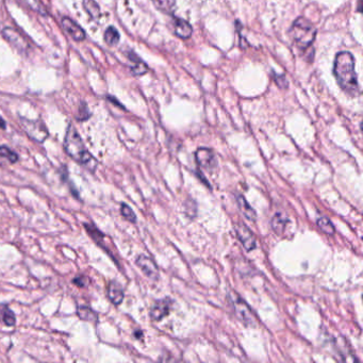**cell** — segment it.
<instances>
[{"instance_id":"obj_21","label":"cell","mask_w":363,"mask_h":363,"mask_svg":"<svg viewBox=\"0 0 363 363\" xmlns=\"http://www.w3.org/2000/svg\"><path fill=\"white\" fill-rule=\"evenodd\" d=\"M156 8L165 14H173L176 8V0H152Z\"/></svg>"},{"instance_id":"obj_13","label":"cell","mask_w":363,"mask_h":363,"mask_svg":"<svg viewBox=\"0 0 363 363\" xmlns=\"http://www.w3.org/2000/svg\"><path fill=\"white\" fill-rule=\"evenodd\" d=\"M127 57L129 61L131 62V66H130V70H131L132 74L134 76H142L144 74H146L147 70H148V67L147 65L145 64L139 57H137L134 53L130 52L127 54Z\"/></svg>"},{"instance_id":"obj_14","label":"cell","mask_w":363,"mask_h":363,"mask_svg":"<svg viewBox=\"0 0 363 363\" xmlns=\"http://www.w3.org/2000/svg\"><path fill=\"white\" fill-rule=\"evenodd\" d=\"M237 204H238L240 211L242 212V214L246 217V219H247L248 221H256L257 213L255 210L252 209V207L248 204L244 196H242V195L237 196Z\"/></svg>"},{"instance_id":"obj_8","label":"cell","mask_w":363,"mask_h":363,"mask_svg":"<svg viewBox=\"0 0 363 363\" xmlns=\"http://www.w3.org/2000/svg\"><path fill=\"white\" fill-rule=\"evenodd\" d=\"M196 162L200 168L205 170H213L216 166V159L214 152L209 148H199L195 154Z\"/></svg>"},{"instance_id":"obj_27","label":"cell","mask_w":363,"mask_h":363,"mask_svg":"<svg viewBox=\"0 0 363 363\" xmlns=\"http://www.w3.org/2000/svg\"><path fill=\"white\" fill-rule=\"evenodd\" d=\"M0 128H2V129L5 128V121H3V119L1 118V116H0Z\"/></svg>"},{"instance_id":"obj_1","label":"cell","mask_w":363,"mask_h":363,"mask_svg":"<svg viewBox=\"0 0 363 363\" xmlns=\"http://www.w3.org/2000/svg\"><path fill=\"white\" fill-rule=\"evenodd\" d=\"M333 75L344 92L352 96L358 95L360 89L355 71V59L351 53L342 52L336 56Z\"/></svg>"},{"instance_id":"obj_18","label":"cell","mask_w":363,"mask_h":363,"mask_svg":"<svg viewBox=\"0 0 363 363\" xmlns=\"http://www.w3.org/2000/svg\"><path fill=\"white\" fill-rule=\"evenodd\" d=\"M0 321H1L5 326H9L12 327L16 324V316L14 314V312L8 307L3 304V306H0Z\"/></svg>"},{"instance_id":"obj_10","label":"cell","mask_w":363,"mask_h":363,"mask_svg":"<svg viewBox=\"0 0 363 363\" xmlns=\"http://www.w3.org/2000/svg\"><path fill=\"white\" fill-rule=\"evenodd\" d=\"M61 25L64 30L70 35V38H72L75 41L80 42L85 39L86 35L84 30L79 25H77L74 20H71L68 17H64L61 20Z\"/></svg>"},{"instance_id":"obj_26","label":"cell","mask_w":363,"mask_h":363,"mask_svg":"<svg viewBox=\"0 0 363 363\" xmlns=\"http://www.w3.org/2000/svg\"><path fill=\"white\" fill-rule=\"evenodd\" d=\"M89 282H90L89 277H86V276H83V275L77 276V277H75L74 280H72V284H75L79 288H85L89 285Z\"/></svg>"},{"instance_id":"obj_3","label":"cell","mask_w":363,"mask_h":363,"mask_svg":"<svg viewBox=\"0 0 363 363\" xmlns=\"http://www.w3.org/2000/svg\"><path fill=\"white\" fill-rule=\"evenodd\" d=\"M290 34H291L297 47L306 50L313 44L316 35V29L314 25L307 18L300 17L293 23L291 30H290Z\"/></svg>"},{"instance_id":"obj_17","label":"cell","mask_w":363,"mask_h":363,"mask_svg":"<svg viewBox=\"0 0 363 363\" xmlns=\"http://www.w3.org/2000/svg\"><path fill=\"white\" fill-rule=\"evenodd\" d=\"M77 315L86 322L98 323V314L88 306H79L77 308Z\"/></svg>"},{"instance_id":"obj_23","label":"cell","mask_w":363,"mask_h":363,"mask_svg":"<svg viewBox=\"0 0 363 363\" xmlns=\"http://www.w3.org/2000/svg\"><path fill=\"white\" fill-rule=\"evenodd\" d=\"M317 226L321 229L324 234L332 236L335 234V226H333L332 223L327 219V217H318L317 219Z\"/></svg>"},{"instance_id":"obj_6","label":"cell","mask_w":363,"mask_h":363,"mask_svg":"<svg viewBox=\"0 0 363 363\" xmlns=\"http://www.w3.org/2000/svg\"><path fill=\"white\" fill-rule=\"evenodd\" d=\"M236 234L246 250L251 251L256 248V238L246 225L239 224L236 227Z\"/></svg>"},{"instance_id":"obj_5","label":"cell","mask_w":363,"mask_h":363,"mask_svg":"<svg viewBox=\"0 0 363 363\" xmlns=\"http://www.w3.org/2000/svg\"><path fill=\"white\" fill-rule=\"evenodd\" d=\"M20 122L25 132L31 140L38 143H43L46 141L49 132L44 122L41 121H31L27 119H20Z\"/></svg>"},{"instance_id":"obj_25","label":"cell","mask_w":363,"mask_h":363,"mask_svg":"<svg viewBox=\"0 0 363 363\" xmlns=\"http://www.w3.org/2000/svg\"><path fill=\"white\" fill-rule=\"evenodd\" d=\"M121 215L125 217V219L131 223H135L136 222V215L133 212V210L130 208L128 205L126 204H121Z\"/></svg>"},{"instance_id":"obj_19","label":"cell","mask_w":363,"mask_h":363,"mask_svg":"<svg viewBox=\"0 0 363 363\" xmlns=\"http://www.w3.org/2000/svg\"><path fill=\"white\" fill-rule=\"evenodd\" d=\"M288 223V217L284 213H276L272 220V228L277 235H281L285 231Z\"/></svg>"},{"instance_id":"obj_11","label":"cell","mask_w":363,"mask_h":363,"mask_svg":"<svg viewBox=\"0 0 363 363\" xmlns=\"http://www.w3.org/2000/svg\"><path fill=\"white\" fill-rule=\"evenodd\" d=\"M173 27L176 35L180 39H188L193 33L192 26L187 23L186 20L181 19L179 17L173 18Z\"/></svg>"},{"instance_id":"obj_7","label":"cell","mask_w":363,"mask_h":363,"mask_svg":"<svg viewBox=\"0 0 363 363\" xmlns=\"http://www.w3.org/2000/svg\"><path fill=\"white\" fill-rule=\"evenodd\" d=\"M136 265L140 267V270L144 273L145 276L151 280H157L159 278V270L157 264L154 262V260L150 259L149 257L141 255L137 257L135 261Z\"/></svg>"},{"instance_id":"obj_20","label":"cell","mask_w":363,"mask_h":363,"mask_svg":"<svg viewBox=\"0 0 363 363\" xmlns=\"http://www.w3.org/2000/svg\"><path fill=\"white\" fill-rule=\"evenodd\" d=\"M84 228L86 230V232L90 235V237L94 240V242H96L97 245L101 246V247L106 249V246L104 243V239H105V235L101 232L100 230H98L95 226L90 224H84Z\"/></svg>"},{"instance_id":"obj_15","label":"cell","mask_w":363,"mask_h":363,"mask_svg":"<svg viewBox=\"0 0 363 363\" xmlns=\"http://www.w3.org/2000/svg\"><path fill=\"white\" fill-rule=\"evenodd\" d=\"M2 34L3 38L10 42L12 45H14L15 47H17L19 50H23L26 48V44L23 40V38L15 31L13 30L11 28H4L2 30Z\"/></svg>"},{"instance_id":"obj_9","label":"cell","mask_w":363,"mask_h":363,"mask_svg":"<svg viewBox=\"0 0 363 363\" xmlns=\"http://www.w3.org/2000/svg\"><path fill=\"white\" fill-rule=\"evenodd\" d=\"M172 306V301L170 299H163L157 301L154 306L150 309V317L156 322L161 321L166 315L170 313V309Z\"/></svg>"},{"instance_id":"obj_4","label":"cell","mask_w":363,"mask_h":363,"mask_svg":"<svg viewBox=\"0 0 363 363\" xmlns=\"http://www.w3.org/2000/svg\"><path fill=\"white\" fill-rule=\"evenodd\" d=\"M230 302L234 307L236 316L246 326H252L256 324L255 314L252 313L249 306L246 303L237 293L230 295Z\"/></svg>"},{"instance_id":"obj_16","label":"cell","mask_w":363,"mask_h":363,"mask_svg":"<svg viewBox=\"0 0 363 363\" xmlns=\"http://www.w3.org/2000/svg\"><path fill=\"white\" fill-rule=\"evenodd\" d=\"M18 161V156L8 146H0V165L14 164Z\"/></svg>"},{"instance_id":"obj_24","label":"cell","mask_w":363,"mask_h":363,"mask_svg":"<svg viewBox=\"0 0 363 363\" xmlns=\"http://www.w3.org/2000/svg\"><path fill=\"white\" fill-rule=\"evenodd\" d=\"M83 6L89 15L93 18H98L100 9L95 0H83Z\"/></svg>"},{"instance_id":"obj_22","label":"cell","mask_w":363,"mask_h":363,"mask_svg":"<svg viewBox=\"0 0 363 363\" xmlns=\"http://www.w3.org/2000/svg\"><path fill=\"white\" fill-rule=\"evenodd\" d=\"M105 41L108 45L114 46L120 42V33L114 27H109L105 32Z\"/></svg>"},{"instance_id":"obj_2","label":"cell","mask_w":363,"mask_h":363,"mask_svg":"<svg viewBox=\"0 0 363 363\" xmlns=\"http://www.w3.org/2000/svg\"><path fill=\"white\" fill-rule=\"evenodd\" d=\"M64 150L67 156L75 160L83 168L88 169L90 172L95 173L97 169V160L92 156L91 152L85 147V145L78 133L76 128L69 124L66 130L64 139Z\"/></svg>"},{"instance_id":"obj_12","label":"cell","mask_w":363,"mask_h":363,"mask_svg":"<svg viewBox=\"0 0 363 363\" xmlns=\"http://www.w3.org/2000/svg\"><path fill=\"white\" fill-rule=\"evenodd\" d=\"M108 297L115 306H119L124 301V290L118 281H111L108 287Z\"/></svg>"}]
</instances>
